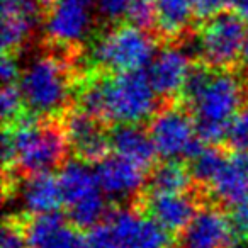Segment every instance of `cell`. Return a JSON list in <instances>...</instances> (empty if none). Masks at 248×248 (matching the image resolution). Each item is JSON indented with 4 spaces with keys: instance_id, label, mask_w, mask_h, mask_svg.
I'll return each mask as SVG.
<instances>
[{
    "instance_id": "cell-15",
    "label": "cell",
    "mask_w": 248,
    "mask_h": 248,
    "mask_svg": "<svg viewBox=\"0 0 248 248\" xmlns=\"http://www.w3.org/2000/svg\"><path fill=\"white\" fill-rule=\"evenodd\" d=\"M95 175L102 192L112 201H129L145 187V170L116 153L95 163Z\"/></svg>"
},
{
    "instance_id": "cell-5",
    "label": "cell",
    "mask_w": 248,
    "mask_h": 248,
    "mask_svg": "<svg viewBox=\"0 0 248 248\" xmlns=\"http://www.w3.org/2000/svg\"><path fill=\"white\" fill-rule=\"evenodd\" d=\"M63 206L68 209V219L77 228L92 230L109 216L107 196L102 192L95 169L83 160H68L58 173Z\"/></svg>"
},
{
    "instance_id": "cell-25",
    "label": "cell",
    "mask_w": 248,
    "mask_h": 248,
    "mask_svg": "<svg viewBox=\"0 0 248 248\" xmlns=\"http://www.w3.org/2000/svg\"><path fill=\"white\" fill-rule=\"evenodd\" d=\"M24 97H22L19 83H9L2 89L0 95V109H2V117L7 124L14 123L21 117V110L24 107Z\"/></svg>"
},
{
    "instance_id": "cell-26",
    "label": "cell",
    "mask_w": 248,
    "mask_h": 248,
    "mask_svg": "<svg viewBox=\"0 0 248 248\" xmlns=\"http://www.w3.org/2000/svg\"><path fill=\"white\" fill-rule=\"evenodd\" d=\"M128 24L140 29H150L156 26V9L155 0H133L126 14Z\"/></svg>"
},
{
    "instance_id": "cell-9",
    "label": "cell",
    "mask_w": 248,
    "mask_h": 248,
    "mask_svg": "<svg viewBox=\"0 0 248 248\" xmlns=\"http://www.w3.org/2000/svg\"><path fill=\"white\" fill-rule=\"evenodd\" d=\"M93 0H46L45 34L60 48H80L95 28Z\"/></svg>"
},
{
    "instance_id": "cell-30",
    "label": "cell",
    "mask_w": 248,
    "mask_h": 248,
    "mask_svg": "<svg viewBox=\"0 0 248 248\" xmlns=\"http://www.w3.org/2000/svg\"><path fill=\"white\" fill-rule=\"evenodd\" d=\"M22 75V68L19 66L17 60L12 53H4L2 56V63H0V77H2V83L9 85V83H19Z\"/></svg>"
},
{
    "instance_id": "cell-4",
    "label": "cell",
    "mask_w": 248,
    "mask_h": 248,
    "mask_svg": "<svg viewBox=\"0 0 248 248\" xmlns=\"http://www.w3.org/2000/svg\"><path fill=\"white\" fill-rule=\"evenodd\" d=\"M19 87L32 116L45 119L65 112L72 95L68 66L55 55L34 56L22 68Z\"/></svg>"
},
{
    "instance_id": "cell-29",
    "label": "cell",
    "mask_w": 248,
    "mask_h": 248,
    "mask_svg": "<svg viewBox=\"0 0 248 248\" xmlns=\"http://www.w3.org/2000/svg\"><path fill=\"white\" fill-rule=\"evenodd\" d=\"M85 248H116L106 221L89 230V234L85 236Z\"/></svg>"
},
{
    "instance_id": "cell-28",
    "label": "cell",
    "mask_w": 248,
    "mask_h": 248,
    "mask_svg": "<svg viewBox=\"0 0 248 248\" xmlns=\"http://www.w3.org/2000/svg\"><path fill=\"white\" fill-rule=\"evenodd\" d=\"M0 248H29L26 228H22L14 217L5 221L4 228H2Z\"/></svg>"
},
{
    "instance_id": "cell-13",
    "label": "cell",
    "mask_w": 248,
    "mask_h": 248,
    "mask_svg": "<svg viewBox=\"0 0 248 248\" xmlns=\"http://www.w3.org/2000/svg\"><path fill=\"white\" fill-rule=\"evenodd\" d=\"M192 49L187 45H169L158 49L148 66V75L158 97H175L182 93L192 72Z\"/></svg>"
},
{
    "instance_id": "cell-34",
    "label": "cell",
    "mask_w": 248,
    "mask_h": 248,
    "mask_svg": "<svg viewBox=\"0 0 248 248\" xmlns=\"http://www.w3.org/2000/svg\"><path fill=\"white\" fill-rule=\"evenodd\" d=\"M241 66H243V72L248 78V38H247V43H245L243 53H241Z\"/></svg>"
},
{
    "instance_id": "cell-12",
    "label": "cell",
    "mask_w": 248,
    "mask_h": 248,
    "mask_svg": "<svg viewBox=\"0 0 248 248\" xmlns=\"http://www.w3.org/2000/svg\"><path fill=\"white\" fill-rule=\"evenodd\" d=\"M70 148L83 162L97 163L109 155L110 133L104 129V121L97 119L83 109L66 114L63 124Z\"/></svg>"
},
{
    "instance_id": "cell-31",
    "label": "cell",
    "mask_w": 248,
    "mask_h": 248,
    "mask_svg": "<svg viewBox=\"0 0 248 248\" xmlns=\"http://www.w3.org/2000/svg\"><path fill=\"white\" fill-rule=\"evenodd\" d=\"M230 5L231 0H196V17L207 21V19L224 12Z\"/></svg>"
},
{
    "instance_id": "cell-22",
    "label": "cell",
    "mask_w": 248,
    "mask_h": 248,
    "mask_svg": "<svg viewBox=\"0 0 248 248\" xmlns=\"http://www.w3.org/2000/svg\"><path fill=\"white\" fill-rule=\"evenodd\" d=\"M192 173L180 160H165L152 170L148 189L153 194H184L192 186Z\"/></svg>"
},
{
    "instance_id": "cell-23",
    "label": "cell",
    "mask_w": 248,
    "mask_h": 248,
    "mask_svg": "<svg viewBox=\"0 0 248 248\" xmlns=\"http://www.w3.org/2000/svg\"><path fill=\"white\" fill-rule=\"evenodd\" d=\"M224 158H226V155L214 145H207V143L201 145L196 150V153L189 158V169L194 180L199 182L201 186L209 187L213 184V180L216 179L219 169L223 167Z\"/></svg>"
},
{
    "instance_id": "cell-3",
    "label": "cell",
    "mask_w": 248,
    "mask_h": 248,
    "mask_svg": "<svg viewBox=\"0 0 248 248\" xmlns=\"http://www.w3.org/2000/svg\"><path fill=\"white\" fill-rule=\"evenodd\" d=\"M70 143L65 128L38 116L19 117L7 124L2 138L5 173L16 169L26 175L46 173L63 165Z\"/></svg>"
},
{
    "instance_id": "cell-18",
    "label": "cell",
    "mask_w": 248,
    "mask_h": 248,
    "mask_svg": "<svg viewBox=\"0 0 248 248\" xmlns=\"http://www.w3.org/2000/svg\"><path fill=\"white\" fill-rule=\"evenodd\" d=\"M145 213L155 219L169 233H182L197 213V204L189 192L184 194H153L150 192L143 202Z\"/></svg>"
},
{
    "instance_id": "cell-19",
    "label": "cell",
    "mask_w": 248,
    "mask_h": 248,
    "mask_svg": "<svg viewBox=\"0 0 248 248\" xmlns=\"http://www.w3.org/2000/svg\"><path fill=\"white\" fill-rule=\"evenodd\" d=\"M214 199L226 206H238L248 199V153L226 155L223 167L209 186Z\"/></svg>"
},
{
    "instance_id": "cell-35",
    "label": "cell",
    "mask_w": 248,
    "mask_h": 248,
    "mask_svg": "<svg viewBox=\"0 0 248 248\" xmlns=\"http://www.w3.org/2000/svg\"><path fill=\"white\" fill-rule=\"evenodd\" d=\"M169 248H182V247H180V245H179V247H169Z\"/></svg>"
},
{
    "instance_id": "cell-14",
    "label": "cell",
    "mask_w": 248,
    "mask_h": 248,
    "mask_svg": "<svg viewBox=\"0 0 248 248\" xmlns=\"http://www.w3.org/2000/svg\"><path fill=\"white\" fill-rule=\"evenodd\" d=\"M236 230L231 217L217 206L199 207L180 234L182 248H230Z\"/></svg>"
},
{
    "instance_id": "cell-16",
    "label": "cell",
    "mask_w": 248,
    "mask_h": 248,
    "mask_svg": "<svg viewBox=\"0 0 248 248\" xmlns=\"http://www.w3.org/2000/svg\"><path fill=\"white\" fill-rule=\"evenodd\" d=\"M29 248H85V236L58 213L34 216L26 224Z\"/></svg>"
},
{
    "instance_id": "cell-11",
    "label": "cell",
    "mask_w": 248,
    "mask_h": 248,
    "mask_svg": "<svg viewBox=\"0 0 248 248\" xmlns=\"http://www.w3.org/2000/svg\"><path fill=\"white\" fill-rule=\"evenodd\" d=\"M46 0H2V48L4 53L22 49L45 26Z\"/></svg>"
},
{
    "instance_id": "cell-1",
    "label": "cell",
    "mask_w": 248,
    "mask_h": 248,
    "mask_svg": "<svg viewBox=\"0 0 248 248\" xmlns=\"http://www.w3.org/2000/svg\"><path fill=\"white\" fill-rule=\"evenodd\" d=\"M182 97L196 121L199 138L216 145L224 141L228 124L245 106V87L234 73L202 65L192 68Z\"/></svg>"
},
{
    "instance_id": "cell-2",
    "label": "cell",
    "mask_w": 248,
    "mask_h": 248,
    "mask_svg": "<svg viewBox=\"0 0 248 248\" xmlns=\"http://www.w3.org/2000/svg\"><path fill=\"white\" fill-rule=\"evenodd\" d=\"M80 109L104 123L140 124L155 116L158 93L146 70L92 78L80 87Z\"/></svg>"
},
{
    "instance_id": "cell-17",
    "label": "cell",
    "mask_w": 248,
    "mask_h": 248,
    "mask_svg": "<svg viewBox=\"0 0 248 248\" xmlns=\"http://www.w3.org/2000/svg\"><path fill=\"white\" fill-rule=\"evenodd\" d=\"M16 197L21 209L32 216L58 213L63 206L60 180L51 172L34 173L22 179L16 187Z\"/></svg>"
},
{
    "instance_id": "cell-7",
    "label": "cell",
    "mask_w": 248,
    "mask_h": 248,
    "mask_svg": "<svg viewBox=\"0 0 248 248\" xmlns=\"http://www.w3.org/2000/svg\"><path fill=\"white\" fill-rule=\"evenodd\" d=\"M236 12H221L204 21L199 34L192 39V51L204 65L214 70H228L241 60L248 29Z\"/></svg>"
},
{
    "instance_id": "cell-27",
    "label": "cell",
    "mask_w": 248,
    "mask_h": 248,
    "mask_svg": "<svg viewBox=\"0 0 248 248\" xmlns=\"http://www.w3.org/2000/svg\"><path fill=\"white\" fill-rule=\"evenodd\" d=\"M131 4L133 0H93L97 16L109 22H116L126 17Z\"/></svg>"
},
{
    "instance_id": "cell-6",
    "label": "cell",
    "mask_w": 248,
    "mask_h": 248,
    "mask_svg": "<svg viewBox=\"0 0 248 248\" xmlns=\"http://www.w3.org/2000/svg\"><path fill=\"white\" fill-rule=\"evenodd\" d=\"M156 55L152 34L131 24H121L99 36L90 48V62L112 73L138 72L150 66Z\"/></svg>"
},
{
    "instance_id": "cell-32",
    "label": "cell",
    "mask_w": 248,
    "mask_h": 248,
    "mask_svg": "<svg viewBox=\"0 0 248 248\" xmlns=\"http://www.w3.org/2000/svg\"><path fill=\"white\" fill-rule=\"evenodd\" d=\"M231 221H233V226L236 230L238 236L248 241V199L233 207Z\"/></svg>"
},
{
    "instance_id": "cell-10",
    "label": "cell",
    "mask_w": 248,
    "mask_h": 248,
    "mask_svg": "<svg viewBox=\"0 0 248 248\" xmlns=\"http://www.w3.org/2000/svg\"><path fill=\"white\" fill-rule=\"evenodd\" d=\"M116 248H169L170 238L155 219L135 209H117L106 219Z\"/></svg>"
},
{
    "instance_id": "cell-24",
    "label": "cell",
    "mask_w": 248,
    "mask_h": 248,
    "mask_svg": "<svg viewBox=\"0 0 248 248\" xmlns=\"http://www.w3.org/2000/svg\"><path fill=\"white\" fill-rule=\"evenodd\" d=\"M224 141L233 152L248 153V104H245L228 124Z\"/></svg>"
},
{
    "instance_id": "cell-20",
    "label": "cell",
    "mask_w": 248,
    "mask_h": 248,
    "mask_svg": "<svg viewBox=\"0 0 248 248\" xmlns=\"http://www.w3.org/2000/svg\"><path fill=\"white\" fill-rule=\"evenodd\" d=\"M110 150L143 170L152 169L158 156L150 131L140 124H117L110 131Z\"/></svg>"
},
{
    "instance_id": "cell-8",
    "label": "cell",
    "mask_w": 248,
    "mask_h": 248,
    "mask_svg": "<svg viewBox=\"0 0 248 248\" xmlns=\"http://www.w3.org/2000/svg\"><path fill=\"white\" fill-rule=\"evenodd\" d=\"M148 131L156 153L163 160L190 158L204 143L197 135L190 110L180 106H167L156 110Z\"/></svg>"
},
{
    "instance_id": "cell-33",
    "label": "cell",
    "mask_w": 248,
    "mask_h": 248,
    "mask_svg": "<svg viewBox=\"0 0 248 248\" xmlns=\"http://www.w3.org/2000/svg\"><path fill=\"white\" fill-rule=\"evenodd\" d=\"M231 7L240 17L248 21V0H231Z\"/></svg>"
},
{
    "instance_id": "cell-21",
    "label": "cell",
    "mask_w": 248,
    "mask_h": 248,
    "mask_svg": "<svg viewBox=\"0 0 248 248\" xmlns=\"http://www.w3.org/2000/svg\"><path fill=\"white\" fill-rule=\"evenodd\" d=\"M156 28L167 38H179L196 16V0H155Z\"/></svg>"
}]
</instances>
